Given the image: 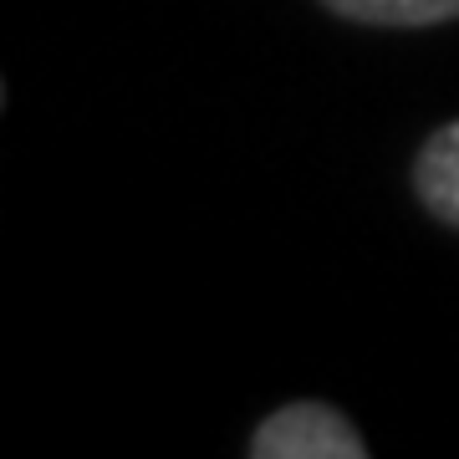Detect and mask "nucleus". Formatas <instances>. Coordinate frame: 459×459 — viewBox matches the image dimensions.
<instances>
[{"label": "nucleus", "instance_id": "obj_3", "mask_svg": "<svg viewBox=\"0 0 459 459\" xmlns=\"http://www.w3.org/2000/svg\"><path fill=\"white\" fill-rule=\"evenodd\" d=\"M332 16L358 26H388V31H424L459 21V0H322Z\"/></svg>", "mask_w": 459, "mask_h": 459}, {"label": "nucleus", "instance_id": "obj_2", "mask_svg": "<svg viewBox=\"0 0 459 459\" xmlns=\"http://www.w3.org/2000/svg\"><path fill=\"white\" fill-rule=\"evenodd\" d=\"M413 195L434 220L459 230V117L429 133V143L413 159Z\"/></svg>", "mask_w": 459, "mask_h": 459}, {"label": "nucleus", "instance_id": "obj_1", "mask_svg": "<svg viewBox=\"0 0 459 459\" xmlns=\"http://www.w3.org/2000/svg\"><path fill=\"white\" fill-rule=\"evenodd\" d=\"M368 444L347 413L322 398H296L250 434V459H362Z\"/></svg>", "mask_w": 459, "mask_h": 459}]
</instances>
